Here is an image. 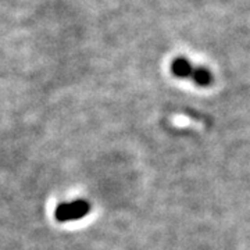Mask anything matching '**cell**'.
<instances>
[{"instance_id": "obj_1", "label": "cell", "mask_w": 250, "mask_h": 250, "mask_svg": "<svg viewBox=\"0 0 250 250\" xmlns=\"http://www.w3.org/2000/svg\"><path fill=\"white\" fill-rule=\"evenodd\" d=\"M171 71L177 77H190L193 81H196L199 85H208L211 83L213 77L211 74L205 68H193L185 59H177L171 64Z\"/></svg>"}]
</instances>
